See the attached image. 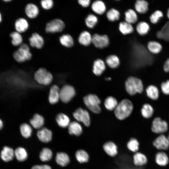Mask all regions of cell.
I'll return each mask as SVG.
<instances>
[{
  "label": "cell",
  "mask_w": 169,
  "mask_h": 169,
  "mask_svg": "<svg viewBox=\"0 0 169 169\" xmlns=\"http://www.w3.org/2000/svg\"><path fill=\"white\" fill-rule=\"evenodd\" d=\"M78 40L81 45L88 46L92 43V36L89 32L84 31L79 34Z\"/></svg>",
  "instance_id": "obj_18"
},
{
  "label": "cell",
  "mask_w": 169,
  "mask_h": 169,
  "mask_svg": "<svg viewBox=\"0 0 169 169\" xmlns=\"http://www.w3.org/2000/svg\"><path fill=\"white\" fill-rule=\"evenodd\" d=\"M10 36L12 38L11 43L14 46H17L22 44L23 39L20 33L17 31L11 33Z\"/></svg>",
  "instance_id": "obj_42"
},
{
  "label": "cell",
  "mask_w": 169,
  "mask_h": 169,
  "mask_svg": "<svg viewBox=\"0 0 169 169\" xmlns=\"http://www.w3.org/2000/svg\"><path fill=\"white\" fill-rule=\"evenodd\" d=\"M120 13L118 10L115 8H111L107 12L106 17L110 21L114 22L118 20L119 19Z\"/></svg>",
  "instance_id": "obj_43"
},
{
  "label": "cell",
  "mask_w": 169,
  "mask_h": 169,
  "mask_svg": "<svg viewBox=\"0 0 169 169\" xmlns=\"http://www.w3.org/2000/svg\"><path fill=\"white\" fill-rule=\"evenodd\" d=\"M60 91L59 87L56 85L52 86L50 89L49 100L52 104L57 103L60 99Z\"/></svg>",
  "instance_id": "obj_14"
},
{
  "label": "cell",
  "mask_w": 169,
  "mask_h": 169,
  "mask_svg": "<svg viewBox=\"0 0 169 169\" xmlns=\"http://www.w3.org/2000/svg\"><path fill=\"white\" fill-rule=\"evenodd\" d=\"M150 26L145 22L139 23L136 27V30L139 34L143 36L147 34L150 30Z\"/></svg>",
  "instance_id": "obj_36"
},
{
  "label": "cell",
  "mask_w": 169,
  "mask_h": 169,
  "mask_svg": "<svg viewBox=\"0 0 169 169\" xmlns=\"http://www.w3.org/2000/svg\"><path fill=\"white\" fill-rule=\"evenodd\" d=\"M20 131L23 136L26 138L29 137L31 135L32 129L28 124L24 123L20 126Z\"/></svg>",
  "instance_id": "obj_44"
},
{
  "label": "cell",
  "mask_w": 169,
  "mask_h": 169,
  "mask_svg": "<svg viewBox=\"0 0 169 169\" xmlns=\"http://www.w3.org/2000/svg\"><path fill=\"white\" fill-rule=\"evenodd\" d=\"M133 109L132 102L128 99H125L118 104L114 110V113L118 119L123 120L130 115Z\"/></svg>",
  "instance_id": "obj_1"
},
{
  "label": "cell",
  "mask_w": 169,
  "mask_h": 169,
  "mask_svg": "<svg viewBox=\"0 0 169 169\" xmlns=\"http://www.w3.org/2000/svg\"><path fill=\"white\" fill-rule=\"evenodd\" d=\"M163 16V14L161 11L158 10H156L151 14L150 17V21L152 23L156 24Z\"/></svg>",
  "instance_id": "obj_46"
},
{
  "label": "cell",
  "mask_w": 169,
  "mask_h": 169,
  "mask_svg": "<svg viewBox=\"0 0 169 169\" xmlns=\"http://www.w3.org/2000/svg\"><path fill=\"white\" fill-rule=\"evenodd\" d=\"M75 156L77 160L80 163L87 162L89 160V155L84 150H79L77 151Z\"/></svg>",
  "instance_id": "obj_38"
},
{
  "label": "cell",
  "mask_w": 169,
  "mask_h": 169,
  "mask_svg": "<svg viewBox=\"0 0 169 169\" xmlns=\"http://www.w3.org/2000/svg\"><path fill=\"white\" fill-rule=\"evenodd\" d=\"M111 79L110 77H107L106 78V80L107 81H110L111 80Z\"/></svg>",
  "instance_id": "obj_54"
},
{
  "label": "cell",
  "mask_w": 169,
  "mask_h": 169,
  "mask_svg": "<svg viewBox=\"0 0 169 169\" xmlns=\"http://www.w3.org/2000/svg\"><path fill=\"white\" fill-rule=\"evenodd\" d=\"M37 136L39 140L44 143H48L52 140L51 131L45 127L42 128L37 132Z\"/></svg>",
  "instance_id": "obj_12"
},
{
  "label": "cell",
  "mask_w": 169,
  "mask_h": 169,
  "mask_svg": "<svg viewBox=\"0 0 169 169\" xmlns=\"http://www.w3.org/2000/svg\"><path fill=\"white\" fill-rule=\"evenodd\" d=\"M163 69L165 72H169V58L167 59L164 63Z\"/></svg>",
  "instance_id": "obj_51"
},
{
  "label": "cell",
  "mask_w": 169,
  "mask_h": 169,
  "mask_svg": "<svg viewBox=\"0 0 169 169\" xmlns=\"http://www.w3.org/2000/svg\"><path fill=\"white\" fill-rule=\"evenodd\" d=\"M73 116L77 121L82 122L86 126H90V117L88 112L86 110L79 108L74 112Z\"/></svg>",
  "instance_id": "obj_9"
},
{
  "label": "cell",
  "mask_w": 169,
  "mask_h": 169,
  "mask_svg": "<svg viewBox=\"0 0 169 169\" xmlns=\"http://www.w3.org/2000/svg\"><path fill=\"white\" fill-rule=\"evenodd\" d=\"M61 44L64 47L70 48L72 47L74 44L72 37L69 34H64L61 35L59 38Z\"/></svg>",
  "instance_id": "obj_33"
},
{
  "label": "cell",
  "mask_w": 169,
  "mask_h": 169,
  "mask_svg": "<svg viewBox=\"0 0 169 169\" xmlns=\"http://www.w3.org/2000/svg\"><path fill=\"white\" fill-rule=\"evenodd\" d=\"M34 78L38 84L44 85H49L53 78L51 73L43 68H40L35 72Z\"/></svg>",
  "instance_id": "obj_4"
},
{
  "label": "cell",
  "mask_w": 169,
  "mask_h": 169,
  "mask_svg": "<svg viewBox=\"0 0 169 169\" xmlns=\"http://www.w3.org/2000/svg\"><path fill=\"white\" fill-rule=\"evenodd\" d=\"M30 45L33 47L40 49L43 46L44 40L43 37L36 33H33L28 39Z\"/></svg>",
  "instance_id": "obj_13"
},
{
  "label": "cell",
  "mask_w": 169,
  "mask_h": 169,
  "mask_svg": "<svg viewBox=\"0 0 169 169\" xmlns=\"http://www.w3.org/2000/svg\"><path fill=\"white\" fill-rule=\"evenodd\" d=\"M14 59L17 62L21 63L30 60L32 54L28 46L26 44H22L18 50L13 54Z\"/></svg>",
  "instance_id": "obj_3"
},
{
  "label": "cell",
  "mask_w": 169,
  "mask_h": 169,
  "mask_svg": "<svg viewBox=\"0 0 169 169\" xmlns=\"http://www.w3.org/2000/svg\"><path fill=\"white\" fill-rule=\"evenodd\" d=\"M14 154L17 159L20 161H25L28 157L27 151L24 148L22 147L17 148L14 151Z\"/></svg>",
  "instance_id": "obj_39"
},
{
  "label": "cell",
  "mask_w": 169,
  "mask_h": 169,
  "mask_svg": "<svg viewBox=\"0 0 169 169\" xmlns=\"http://www.w3.org/2000/svg\"><path fill=\"white\" fill-rule=\"evenodd\" d=\"M154 110L152 107L148 104H144L141 110V114L145 118L148 119L152 115Z\"/></svg>",
  "instance_id": "obj_35"
},
{
  "label": "cell",
  "mask_w": 169,
  "mask_h": 169,
  "mask_svg": "<svg viewBox=\"0 0 169 169\" xmlns=\"http://www.w3.org/2000/svg\"><path fill=\"white\" fill-rule=\"evenodd\" d=\"M91 8L94 12L99 15L103 14L106 9L104 3L100 0L94 1L91 5Z\"/></svg>",
  "instance_id": "obj_23"
},
{
  "label": "cell",
  "mask_w": 169,
  "mask_h": 169,
  "mask_svg": "<svg viewBox=\"0 0 169 169\" xmlns=\"http://www.w3.org/2000/svg\"><path fill=\"white\" fill-rule=\"evenodd\" d=\"M25 11L27 16L31 18L36 17L39 13L38 7L32 3H29L26 5L25 8Z\"/></svg>",
  "instance_id": "obj_17"
},
{
  "label": "cell",
  "mask_w": 169,
  "mask_h": 169,
  "mask_svg": "<svg viewBox=\"0 0 169 169\" xmlns=\"http://www.w3.org/2000/svg\"><path fill=\"white\" fill-rule=\"evenodd\" d=\"M168 138L169 140V135H168Z\"/></svg>",
  "instance_id": "obj_57"
},
{
  "label": "cell",
  "mask_w": 169,
  "mask_h": 169,
  "mask_svg": "<svg viewBox=\"0 0 169 169\" xmlns=\"http://www.w3.org/2000/svg\"><path fill=\"white\" fill-rule=\"evenodd\" d=\"M3 122L1 120H0V128L1 129L3 127Z\"/></svg>",
  "instance_id": "obj_52"
},
{
  "label": "cell",
  "mask_w": 169,
  "mask_h": 169,
  "mask_svg": "<svg viewBox=\"0 0 169 169\" xmlns=\"http://www.w3.org/2000/svg\"><path fill=\"white\" fill-rule=\"evenodd\" d=\"M75 95V90L73 86L65 85L60 89V99L63 102L67 103L73 99Z\"/></svg>",
  "instance_id": "obj_6"
},
{
  "label": "cell",
  "mask_w": 169,
  "mask_h": 169,
  "mask_svg": "<svg viewBox=\"0 0 169 169\" xmlns=\"http://www.w3.org/2000/svg\"><path fill=\"white\" fill-rule=\"evenodd\" d=\"M133 162L136 166H141L147 163V159L143 154L141 152H136L134 155Z\"/></svg>",
  "instance_id": "obj_22"
},
{
  "label": "cell",
  "mask_w": 169,
  "mask_h": 169,
  "mask_svg": "<svg viewBox=\"0 0 169 169\" xmlns=\"http://www.w3.org/2000/svg\"><path fill=\"white\" fill-rule=\"evenodd\" d=\"M135 8L136 11L141 14L146 13L148 9V3L145 0H138L135 4Z\"/></svg>",
  "instance_id": "obj_28"
},
{
  "label": "cell",
  "mask_w": 169,
  "mask_h": 169,
  "mask_svg": "<svg viewBox=\"0 0 169 169\" xmlns=\"http://www.w3.org/2000/svg\"><path fill=\"white\" fill-rule=\"evenodd\" d=\"M153 145L158 150H166L169 148V140L164 135L161 134L155 139Z\"/></svg>",
  "instance_id": "obj_11"
},
{
  "label": "cell",
  "mask_w": 169,
  "mask_h": 169,
  "mask_svg": "<svg viewBox=\"0 0 169 169\" xmlns=\"http://www.w3.org/2000/svg\"><path fill=\"white\" fill-rule=\"evenodd\" d=\"M83 101L86 106L93 113L98 114L100 112L101 109L99 106L100 101L96 95L89 94L84 97Z\"/></svg>",
  "instance_id": "obj_5"
},
{
  "label": "cell",
  "mask_w": 169,
  "mask_h": 169,
  "mask_svg": "<svg viewBox=\"0 0 169 169\" xmlns=\"http://www.w3.org/2000/svg\"><path fill=\"white\" fill-rule=\"evenodd\" d=\"M169 161L167 155L164 152H159L156 155L155 161L159 165L165 166L168 164Z\"/></svg>",
  "instance_id": "obj_27"
},
{
  "label": "cell",
  "mask_w": 169,
  "mask_h": 169,
  "mask_svg": "<svg viewBox=\"0 0 169 169\" xmlns=\"http://www.w3.org/2000/svg\"><path fill=\"white\" fill-rule=\"evenodd\" d=\"M3 1L5 2H10L11 1L10 0H4Z\"/></svg>",
  "instance_id": "obj_55"
},
{
  "label": "cell",
  "mask_w": 169,
  "mask_h": 169,
  "mask_svg": "<svg viewBox=\"0 0 169 169\" xmlns=\"http://www.w3.org/2000/svg\"><path fill=\"white\" fill-rule=\"evenodd\" d=\"M105 152L109 156H114L118 153L117 147L113 142L109 141L105 143L103 146Z\"/></svg>",
  "instance_id": "obj_16"
},
{
  "label": "cell",
  "mask_w": 169,
  "mask_h": 169,
  "mask_svg": "<svg viewBox=\"0 0 169 169\" xmlns=\"http://www.w3.org/2000/svg\"><path fill=\"white\" fill-rule=\"evenodd\" d=\"M14 154V151L11 148L5 146L2 150L1 153V157L2 159L5 161L8 162L12 160Z\"/></svg>",
  "instance_id": "obj_19"
},
{
  "label": "cell",
  "mask_w": 169,
  "mask_h": 169,
  "mask_svg": "<svg viewBox=\"0 0 169 169\" xmlns=\"http://www.w3.org/2000/svg\"><path fill=\"white\" fill-rule=\"evenodd\" d=\"M118 104L116 99L112 96L107 97L104 102L105 107L109 110H115Z\"/></svg>",
  "instance_id": "obj_37"
},
{
  "label": "cell",
  "mask_w": 169,
  "mask_h": 169,
  "mask_svg": "<svg viewBox=\"0 0 169 169\" xmlns=\"http://www.w3.org/2000/svg\"><path fill=\"white\" fill-rule=\"evenodd\" d=\"M2 21V19H1V14H0V22H1Z\"/></svg>",
  "instance_id": "obj_56"
},
{
  "label": "cell",
  "mask_w": 169,
  "mask_h": 169,
  "mask_svg": "<svg viewBox=\"0 0 169 169\" xmlns=\"http://www.w3.org/2000/svg\"><path fill=\"white\" fill-rule=\"evenodd\" d=\"M119 28L120 32L124 35L132 33L134 30L131 24L125 21L122 22L120 23Z\"/></svg>",
  "instance_id": "obj_30"
},
{
  "label": "cell",
  "mask_w": 169,
  "mask_h": 169,
  "mask_svg": "<svg viewBox=\"0 0 169 169\" xmlns=\"http://www.w3.org/2000/svg\"><path fill=\"white\" fill-rule=\"evenodd\" d=\"M125 22L131 24L136 23L137 21L138 17L135 11L131 9L126 11L125 12Z\"/></svg>",
  "instance_id": "obj_31"
},
{
  "label": "cell",
  "mask_w": 169,
  "mask_h": 169,
  "mask_svg": "<svg viewBox=\"0 0 169 169\" xmlns=\"http://www.w3.org/2000/svg\"><path fill=\"white\" fill-rule=\"evenodd\" d=\"M147 47L149 51L154 54L160 53L162 49L161 44L156 41L149 42L147 43Z\"/></svg>",
  "instance_id": "obj_29"
},
{
  "label": "cell",
  "mask_w": 169,
  "mask_h": 169,
  "mask_svg": "<svg viewBox=\"0 0 169 169\" xmlns=\"http://www.w3.org/2000/svg\"><path fill=\"white\" fill-rule=\"evenodd\" d=\"M107 64L112 69L118 67L120 64V61L118 57L115 55H111L108 56L106 59Z\"/></svg>",
  "instance_id": "obj_34"
},
{
  "label": "cell",
  "mask_w": 169,
  "mask_h": 169,
  "mask_svg": "<svg viewBox=\"0 0 169 169\" xmlns=\"http://www.w3.org/2000/svg\"><path fill=\"white\" fill-rule=\"evenodd\" d=\"M98 21L97 17L92 14H89L85 19V23L86 26L90 28H94L97 23Z\"/></svg>",
  "instance_id": "obj_40"
},
{
  "label": "cell",
  "mask_w": 169,
  "mask_h": 169,
  "mask_svg": "<svg viewBox=\"0 0 169 169\" xmlns=\"http://www.w3.org/2000/svg\"><path fill=\"white\" fill-rule=\"evenodd\" d=\"M69 157L66 153L60 152L57 154L56 161L59 165L62 166H66L69 163Z\"/></svg>",
  "instance_id": "obj_26"
},
{
  "label": "cell",
  "mask_w": 169,
  "mask_h": 169,
  "mask_svg": "<svg viewBox=\"0 0 169 169\" xmlns=\"http://www.w3.org/2000/svg\"><path fill=\"white\" fill-rule=\"evenodd\" d=\"M105 68L104 61L100 59H97L94 62L93 71L95 75L100 76L105 70Z\"/></svg>",
  "instance_id": "obj_15"
},
{
  "label": "cell",
  "mask_w": 169,
  "mask_h": 169,
  "mask_svg": "<svg viewBox=\"0 0 169 169\" xmlns=\"http://www.w3.org/2000/svg\"><path fill=\"white\" fill-rule=\"evenodd\" d=\"M14 25L16 31L20 33L25 31L28 28V25L25 19L19 18L16 20Z\"/></svg>",
  "instance_id": "obj_20"
},
{
  "label": "cell",
  "mask_w": 169,
  "mask_h": 169,
  "mask_svg": "<svg viewBox=\"0 0 169 169\" xmlns=\"http://www.w3.org/2000/svg\"><path fill=\"white\" fill-rule=\"evenodd\" d=\"M69 134L77 136H80L82 133V128L81 125L76 121L71 122L68 126Z\"/></svg>",
  "instance_id": "obj_21"
},
{
  "label": "cell",
  "mask_w": 169,
  "mask_h": 169,
  "mask_svg": "<svg viewBox=\"0 0 169 169\" xmlns=\"http://www.w3.org/2000/svg\"><path fill=\"white\" fill-rule=\"evenodd\" d=\"M41 4L43 8L45 9H49L53 7V2L52 0H42Z\"/></svg>",
  "instance_id": "obj_47"
},
{
  "label": "cell",
  "mask_w": 169,
  "mask_h": 169,
  "mask_svg": "<svg viewBox=\"0 0 169 169\" xmlns=\"http://www.w3.org/2000/svg\"><path fill=\"white\" fill-rule=\"evenodd\" d=\"M55 119L58 125L62 128H65L68 127L70 123L69 117L63 113L58 114Z\"/></svg>",
  "instance_id": "obj_24"
},
{
  "label": "cell",
  "mask_w": 169,
  "mask_h": 169,
  "mask_svg": "<svg viewBox=\"0 0 169 169\" xmlns=\"http://www.w3.org/2000/svg\"><path fill=\"white\" fill-rule=\"evenodd\" d=\"M31 169H51V168L48 165H36L32 167Z\"/></svg>",
  "instance_id": "obj_49"
},
{
  "label": "cell",
  "mask_w": 169,
  "mask_h": 169,
  "mask_svg": "<svg viewBox=\"0 0 169 169\" xmlns=\"http://www.w3.org/2000/svg\"><path fill=\"white\" fill-rule=\"evenodd\" d=\"M146 92L147 96L152 100H156L159 97V90L155 85H151L148 86L146 89Z\"/></svg>",
  "instance_id": "obj_32"
},
{
  "label": "cell",
  "mask_w": 169,
  "mask_h": 169,
  "mask_svg": "<svg viewBox=\"0 0 169 169\" xmlns=\"http://www.w3.org/2000/svg\"><path fill=\"white\" fill-rule=\"evenodd\" d=\"M53 155L52 151L49 148H44L40 153L39 158L43 161H46L50 160Z\"/></svg>",
  "instance_id": "obj_41"
},
{
  "label": "cell",
  "mask_w": 169,
  "mask_h": 169,
  "mask_svg": "<svg viewBox=\"0 0 169 169\" xmlns=\"http://www.w3.org/2000/svg\"><path fill=\"white\" fill-rule=\"evenodd\" d=\"M31 125L34 128L40 129L42 128L44 123V119L41 115L36 114L30 120Z\"/></svg>",
  "instance_id": "obj_25"
},
{
  "label": "cell",
  "mask_w": 169,
  "mask_h": 169,
  "mask_svg": "<svg viewBox=\"0 0 169 169\" xmlns=\"http://www.w3.org/2000/svg\"><path fill=\"white\" fill-rule=\"evenodd\" d=\"M65 27L64 22L59 18H55L48 22L46 25L47 33H54L62 31Z\"/></svg>",
  "instance_id": "obj_7"
},
{
  "label": "cell",
  "mask_w": 169,
  "mask_h": 169,
  "mask_svg": "<svg viewBox=\"0 0 169 169\" xmlns=\"http://www.w3.org/2000/svg\"><path fill=\"white\" fill-rule=\"evenodd\" d=\"M126 91L130 95H133L141 93L143 90V85L140 79L133 76L128 77L125 82Z\"/></svg>",
  "instance_id": "obj_2"
},
{
  "label": "cell",
  "mask_w": 169,
  "mask_h": 169,
  "mask_svg": "<svg viewBox=\"0 0 169 169\" xmlns=\"http://www.w3.org/2000/svg\"><path fill=\"white\" fill-rule=\"evenodd\" d=\"M92 43L96 47L103 49L109 45V39L106 35H101L95 33L92 36Z\"/></svg>",
  "instance_id": "obj_10"
},
{
  "label": "cell",
  "mask_w": 169,
  "mask_h": 169,
  "mask_svg": "<svg viewBox=\"0 0 169 169\" xmlns=\"http://www.w3.org/2000/svg\"><path fill=\"white\" fill-rule=\"evenodd\" d=\"M139 143L135 138H131L128 142L127 145L128 149L132 152H136L139 149Z\"/></svg>",
  "instance_id": "obj_45"
},
{
  "label": "cell",
  "mask_w": 169,
  "mask_h": 169,
  "mask_svg": "<svg viewBox=\"0 0 169 169\" xmlns=\"http://www.w3.org/2000/svg\"><path fill=\"white\" fill-rule=\"evenodd\" d=\"M78 2L82 7L86 8L90 5V0H79Z\"/></svg>",
  "instance_id": "obj_50"
},
{
  "label": "cell",
  "mask_w": 169,
  "mask_h": 169,
  "mask_svg": "<svg viewBox=\"0 0 169 169\" xmlns=\"http://www.w3.org/2000/svg\"><path fill=\"white\" fill-rule=\"evenodd\" d=\"M167 122L159 117L155 118L152 123L151 129L152 131L157 134H161L166 132L168 130Z\"/></svg>",
  "instance_id": "obj_8"
},
{
  "label": "cell",
  "mask_w": 169,
  "mask_h": 169,
  "mask_svg": "<svg viewBox=\"0 0 169 169\" xmlns=\"http://www.w3.org/2000/svg\"><path fill=\"white\" fill-rule=\"evenodd\" d=\"M161 89L162 92L164 94L169 95V80H167L161 83Z\"/></svg>",
  "instance_id": "obj_48"
},
{
  "label": "cell",
  "mask_w": 169,
  "mask_h": 169,
  "mask_svg": "<svg viewBox=\"0 0 169 169\" xmlns=\"http://www.w3.org/2000/svg\"><path fill=\"white\" fill-rule=\"evenodd\" d=\"M167 16L169 19V8H168L167 12Z\"/></svg>",
  "instance_id": "obj_53"
}]
</instances>
